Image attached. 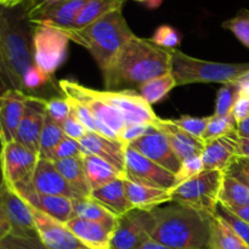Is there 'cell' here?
Wrapping results in <instances>:
<instances>
[{
	"label": "cell",
	"mask_w": 249,
	"mask_h": 249,
	"mask_svg": "<svg viewBox=\"0 0 249 249\" xmlns=\"http://www.w3.org/2000/svg\"><path fill=\"white\" fill-rule=\"evenodd\" d=\"M172 50L134 36L102 72L105 87L111 91L138 90L148 80L172 72Z\"/></svg>",
	"instance_id": "cell-1"
},
{
	"label": "cell",
	"mask_w": 249,
	"mask_h": 249,
	"mask_svg": "<svg viewBox=\"0 0 249 249\" xmlns=\"http://www.w3.org/2000/svg\"><path fill=\"white\" fill-rule=\"evenodd\" d=\"M151 212L155 219L151 240L177 249L212 248V213L175 202Z\"/></svg>",
	"instance_id": "cell-2"
},
{
	"label": "cell",
	"mask_w": 249,
	"mask_h": 249,
	"mask_svg": "<svg viewBox=\"0 0 249 249\" xmlns=\"http://www.w3.org/2000/svg\"><path fill=\"white\" fill-rule=\"evenodd\" d=\"M34 66L33 24L24 4L0 6V73L12 89L23 91L24 78Z\"/></svg>",
	"instance_id": "cell-3"
},
{
	"label": "cell",
	"mask_w": 249,
	"mask_h": 249,
	"mask_svg": "<svg viewBox=\"0 0 249 249\" xmlns=\"http://www.w3.org/2000/svg\"><path fill=\"white\" fill-rule=\"evenodd\" d=\"M70 40L87 49L101 72L112 63L119 51L135 34L129 27L123 9H117L80 29H62Z\"/></svg>",
	"instance_id": "cell-4"
},
{
	"label": "cell",
	"mask_w": 249,
	"mask_h": 249,
	"mask_svg": "<svg viewBox=\"0 0 249 249\" xmlns=\"http://www.w3.org/2000/svg\"><path fill=\"white\" fill-rule=\"evenodd\" d=\"M172 74L177 80V87L197 83L236 82L249 72V62L224 63L199 60L186 55L179 49H172Z\"/></svg>",
	"instance_id": "cell-5"
},
{
	"label": "cell",
	"mask_w": 249,
	"mask_h": 249,
	"mask_svg": "<svg viewBox=\"0 0 249 249\" xmlns=\"http://www.w3.org/2000/svg\"><path fill=\"white\" fill-rule=\"evenodd\" d=\"M58 87L63 95L84 105L97 123V133L112 140H119V134L126 125L123 114L96 95L95 89L84 87L75 80L62 79Z\"/></svg>",
	"instance_id": "cell-6"
},
{
	"label": "cell",
	"mask_w": 249,
	"mask_h": 249,
	"mask_svg": "<svg viewBox=\"0 0 249 249\" xmlns=\"http://www.w3.org/2000/svg\"><path fill=\"white\" fill-rule=\"evenodd\" d=\"M225 173L203 170L172 190V202L196 207L213 214L219 203Z\"/></svg>",
	"instance_id": "cell-7"
},
{
	"label": "cell",
	"mask_w": 249,
	"mask_h": 249,
	"mask_svg": "<svg viewBox=\"0 0 249 249\" xmlns=\"http://www.w3.org/2000/svg\"><path fill=\"white\" fill-rule=\"evenodd\" d=\"M70 41L62 29L46 24H33V60L36 67L49 78L53 77L65 62Z\"/></svg>",
	"instance_id": "cell-8"
},
{
	"label": "cell",
	"mask_w": 249,
	"mask_h": 249,
	"mask_svg": "<svg viewBox=\"0 0 249 249\" xmlns=\"http://www.w3.org/2000/svg\"><path fill=\"white\" fill-rule=\"evenodd\" d=\"M10 233L38 237L31 207L4 182L0 187V240Z\"/></svg>",
	"instance_id": "cell-9"
},
{
	"label": "cell",
	"mask_w": 249,
	"mask_h": 249,
	"mask_svg": "<svg viewBox=\"0 0 249 249\" xmlns=\"http://www.w3.org/2000/svg\"><path fill=\"white\" fill-rule=\"evenodd\" d=\"M39 156L36 152L17 141L5 143L0 152V164L5 184L12 190L32 184Z\"/></svg>",
	"instance_id": "cell-10"
},
{
	"label": "cell",
	"mask_w": 249,
	"mask_h": 249,
	"mask_svg": "<svg viewBox=\"0 0 249 249\" xmlns=\"http://www.w3.org/2000/svg\"><path fill=\"white\" fill-rule=\"evenodd\" d=\"M155 226L152 212L134 208L118 216L109 249H136L151 240Z\"/></svg>",
	"instance_id": "cell-11"
},
{
	"label": "cell",
	"mask_w": 249,
	"mask_h": 249,
	"mask_svg": "<svg viewBox=\"0 0 249 249\" xmlns=\"http://www.w3.org/2000/svg\"><path fill=\"white\" fill-rule=\"evenodd\" d=\"M125 179L163 190H173L178 185L177 175L129 146L125 152Z\"/></svg>",
	"instance_id": "cell-12"
},
{
	"label": "cell",
	"mask_w": 249,
	"mask_h": 249,
	"mask_svg": "<svg viewBox=\"0 0 249 249\" xmlns=\"http://www.w3.org/2000/svg\"><path fill=\"white\" fill-rule=\"evenodd\" d=\"M96 95L123 114L126 125L148 123L155 125L160 117L136 90H95Z\"/></svg>",
	"instance_id": "cell-13"
},
{
	"label": "cell",
	"mask_w": 249,
	"mask_h": 249,
	"mask_svg": "<svg viewBox=\"0 0 249 249\" xmlns=\"http://www.w3.org/2000/svg\"><path fill=\"white\" fill-rule=\"evenodd\" d=\"M87 1L88 0H65L36 7H26L24 5V7L31 23L70 29Z\"/></svg>",
	"instance_id": "cell-14"
},
{
	"label": "cell",
	"mask_w": 249,
	"mask_h": 249,
	"mask_svg": "<svg viewBox=\"0 0 249 249\" xmlns=\"http://www.w3.org/2000/svg\"><path fill=\"white\" fill-rule=\"evenodd\" d=\"M31 207V206H29ZM34 225L39 240L48 249H89L83 245L66 226L65 223L56 220L36 209L32 208Z\"/></svg>",
	"instance_id": "cell-15"
},
{
	"label": "cell",
	"mask_w": 249,
	"mask_h": 249,
	"mask_svg": "<svg viewBox=\"0 0 249 249\" xmlns=\"http://www.w3.org/2000/svg\"><path fill=\"white\" fill-rule=\"evenodd\" d=\"M129 147L140 152L146 158L165 168L170 173L177 175L181 168V160L178 158L170 145L169 140L162 131L156 129L152 133L138 139L129 143Z\"/></svg>",
	"instance_id": "cell-16"
},
{
	"label": "cell",
	"mask_w": 249,
	"mask_h": 249,
	"mask_svg": "<svg viewBox=\"0 0 249 249\" xmlns=\"http://www.w3.org/2000/svg\"><path fill=\"white\" fill-rule=\"evenodd\" d=\"M46 117V100L31 95L24 107L21 123L17 129L16 139L18 143L38 155L39 141Z\"/></svg>",
	"instance_id": "cell-17"
},
{
	"label": "cell",
	"mask_w": 249,
	"mask_h": 249,
	"mask_svg": "<svg viewBox=\"0 0 249 249\" xmlns=\"http://www.w3.org/2000/svg\"><path fill=\"white\" fill-rule=\"evenodd\" d=\"M28 206L61 223H67L74 218L72 199L62 196H50L36 192L32 184L14 190Z\"/></svg>",
	"instance_id": "cell-18"
},
{
	"label": "cell",
	"mask_w": 249,
	"mask_h": 249,
	"mask_svg": "<svg viewBox=\"0 0 249 249\" xmlns=\"http://www.w3.org/2000/svg\"><path fill=\"white\" fill-rule=\"evenodd\" d=\"M31 95L17 89H9L0 99V141L1 145L15 141Z\"/></svg>",
	"instance_id": "cell-19"
},
{
	"label": "cell",
	"mask_w": 249,
	"mask_h": 249,
	"mask_svg": "<svg viewBox=\"0 0 249 249\" xmlns=\"http://www.w3.org/2000/svg\"><path fill=\"white\" fill-rule=\"evenodd\" d=\"M32 186L36 192L50 196H62L71 199L80 197L63 179L55 163L50 160L39 158L32 178Z\"/></svg>",
	"instance_id": "cell-20"
},
{
	"label": "cell",
	"mask_w": 249,
	"mask_h": 249,
	"mask_svg": "<svg viewBox=\"0 0 249 249\" xmlns=\"http://www.w3.org/2000/svg\"><path fill=\"white\" fill-rule=\"evenodd\" d=\"M155 128L167 136L175 155L181 160V163L192 158L201 157L203 153L206 142L201 139L192 136L170 119L160 118V121L155 124Z\"/></svg>",
	"instance_id": "cell-21"
},
{
	"label": "cell",
	"mask_w": 249,
	"mask_h": 249,
	"mask_svg": "<svg viewBox=\"0 0 249 249\" xmlns=\"http://www.w3.org/2000/svg\"><path fill=\"white\" fill-rule=\"evenodd\" d=\"M79 143L82 146L83 153L97 156L125 174V152L128 146L123 142L107 139L99 133L88 131Z\"/></svg>",
	"instance_id": "cell-22"
},
{
	"label": "cell",
	"mask_w": 249,
	"mask_h": 249,
	"mask_svg": "<svg viewBox=\"0 0 249 249\" xmlns=\"http://www.w3.org/2000/svg\"><path fill=\"white\" fill-rule=\"evenodd\" d=\"M65 224L71 232L89 249H109L113 229L77 216Z\"/></svg>",
	"instance_id": "cell-23"
},
{
	"label": "cell",
	"mask_w": 249,
	"mask_h": 249,
	"mask_svg": "<svg viewBox=\"0 0 249 249\" xmlns=\"http://www.w3.org/2000/svg\"><path fill=\"white\" fill-rule=\"evenodd\" d=\"M238 136H223L206 143L201 156L204 170H220L225 172L238 156L237 147Z\"/></svg>",
	"instance_id": "cell-24"
},
{
	"label": "cell",
	"mask_w": 249,
	"mask_h": 249,
	"mask_svg": "<svg viewBox=\"0 0 249 249\" xmlns=\"http://www.w3.org/2000/svg\"><path fill=\"white\" fill-rule=\"evenodd\" d=\"M126 197L134 208L152 211L153 208L172 202V190L156 189L124 179Z\"/></svg>",
	"instance_id": "cell-25"
},
{
	"label": "cell",
	"mask_w": 249,
	"mask_h": 249,
	"mask_svg": "<svg viewBox=\"0 0 249 249\" xmlns=\"http://www.w3.org/2000/svg\"><path fill=\"white\" fill-rule=\"evenodd\" d=\"M82 162L92 191L118 179H125L124 173L113 167L111 163L91 153H82Z\"/></svg>",
	"instance_id": "cell-26"
},
{
	"label": "cell",
	"mask_w": 249,
	"mask_h": 249,
	"mask_svg": "<svg viewBox=\"0 0 249 249\" xmlns=\"http://www.w3.org/2000/svg\"><path fill=\"white\" fill-rule=\"evenodd\" d=\"M90 196L100 202L102 206L106 207L116 216L124 215L131 209H134L126 197L125 189H124V179H118L100 187V189L94 190L91 191Z\"/></svg>",
	"instance_id": "cell-27"
},
{
	"label": "cell",
	"mask_w": 249,
	"mask_h": 249,
	"mask_svg": "<svg viewBox=\"0 0 249 249\" xmlns=\"http://www.w3.org/2000/svg\"><path fill=\"white\" fill-rule=\"evenodd\" d=\"M72 203L74 218L77 216V218L96 221V223L104 224L113 230L116 229L118 216L114 215L111 211H108L106 207L102 206L91 196L72 199Z\"/></svg>",
	"instance_id": "cell-28"
},
{
	"label": "cell",
	"mask_w": 249,
	"mask_h": 249,
	"mask_svg": "<svg viewBox=\"0 0 249 249\" xmlns=\"http://www.w3.org/2000/svg\"><path fill=\"white\" fill-rule=\"evenodd\" d=\"M55 167L63 177V179L70 184V186L79 195L80 197H88L91 195V187L85 175L84 165L82 162V156L66 160H56Z\"/></svg>",
	"instance_id": "cell-29"
},
{
	"label": "cell",
	"mask_w": 249,
	"mask_h": 249,
	"mask_svg": "<svg viewBox=\"0 0 249 249\" xmlns=\"http://www.w3.org/2000/svg\"><path fill=\"white\" fill-rule=\"evenodd\" d=\"M125 0H88L70 29H80L94 23L105 15L117 9H123Z\"/></svg>",
	"instance_id": "cell-30"
},
{
	"label": "cell",
	"mask_w": 249,
	"mask_h": 249,
	"mask_svg": "<svg viewBox=\"0 0 249 249\" xmlns=\"http://www.w3.org/2000/svg\"><path fill=\"white\" fill-rule=\"evenodd\" d=\"M219 202L228 208H238L249 204V186L232 177L225 175L221 185Z\"/></svg>",
	"instance_id": "cell-31"
},
{
	"label": "cell",
	"mask_w": 249,
	"mask_h": 249,
	"mask_svg": "<svg viewBox=\"0 0 249 249\" xmlns=\"http://www.w3.org/2000/svg\"><path fill=\"white\" fill-rule=\"evenodd\" d=\"M175 87H177V80L170 72L148 80L136 91L152 106L153 104H157L158 101L164 99Z\"/></svg>",
	"instance_id": "cell-32"
},
{
	"label": "cell",
	"mask_w": 249,
	"mask_h": 249,
	"mask_svg": "<svg viewBox=\"0 0 249 249\" xmlns=\"http://www.w3.org/2000/svg\"><path fill=\"white\" fill-rule=\"evenodd\" d=\"M211 249H249V246L223 220L214 216Z\"/></svg>",
	"instance_id": "cell-33"
},
{
	"label": "cell",
	"mask_w": 249,
	"mask_h": 249,
	"mask_svg": "<svg viewBox=\"0 0 249 249\" xmlns=\"http://www.w3.org/2000/svg\"><path fill=\"white\" fill-rule=\"evenodd\" d=\"M65 136L66 135L65 133H63L60 124L56 123L55 121H53V119L46 114L43 130H41L40 141H39V158L51 160L56 147H57L58 143L63 140Z\"/></svg>",
	"instance_id": "cell-34"
},
{
	"label": "cell",
	"mask_w": 249,
	"mask_h": 249,
	"mask_svg": "<svg viewBox=\"0 0 249 249\" xmlns=\"http://www.w3.org/2000/svg\"><path fill=\"white\" fill-rule=\"evenodd\" d=\"M223 136H237V122L232 113L226 117L211 116L202 140L207 143Z\"/></svg>",
	"instance_id": "cell-35"
},
{
	"label": "cell",
	"mask_w": 249,
	"mask_h": 249,
	"mask_svg": "<svg viewBox=\"0 0 249 249\" xmlns=\"http://www.w3.org/2000/svg\"><path fill=\"white\" fill-rule=\"evenodd\" d=\"M241 96V88L238 82H231L223 84L216 94L215 112L214 116L226 117L232 113V109L237 102L238 97Z\"/></svg>",
	"instance_id": "cell-36"
},
{
	"label": "cell",
	"mask_w": 249,
	"mask_h": 249,
	"mask_svg": "<svg viewBox=\"0 0 249 249\" xmlns=\"http://www.w3.org/2000/svg\"><path fill=\"white\" fill-rule=\"evenodd\" d=\"M213 215L219 218L220 220H223L233 232L237 233V235L249 246V224L247 221L242 220L240 216L236 215L233 212H231L228 207H225L223 203H220V202L216 204Z\"/></svg>",
	"instance_id": "cell-37"
},
{
	"label": "cell",
	"mask_w": 249,
	"mask_h": 249,
	"mask_svg": "<svg viewBox=\"0 0 249 249\" xmlns=\"http://www.w3.org/2000/svg\"><path fill=\"white\" fill-rule=\"evenodd\" d=\"M221 27L230 31L246 48L249 49V10H240L235 17L223 22Z\"/></svg>",
	"instance_id": "cell-38"
},
{
	"label": "cell",
	"mask_w": 249,
	"mask_h": 249,
	"mask_svg": "<svg viewBox=\"0 0 249 249\" xmlns=\"http://www.w3.org/2000/svg\"><path fill=\"white\" fill-rule=\"evenodd\" d=\"M0 249H48L41 243L39 237L7 235L0 240Z\"/></svg>",
	"instance_id": "cell-39"
},
{
	"label": "cell",
	"mask_w": 249,
	"mask_h": 249,
	"mask_svg": "<svg viewBox=\"0 0 249 249\" xmlns=\"http://www.w3.org/2000/svg\"><path fill=\"white\" fill-rule=\"evenodd\" d=\"M209 117H201V118H196V117L191 116H182L179 119H172L178 126H180L181 129H184L185 131H187L189 134H191L192 136L197 139L203 138V134L206 131L207 125L209 123Z\"/></svg>",
	"instance_id": "cell-40"
},
{
	"label": "cell",
	"mask_w": 249,
	"mask_h": 249,
	"mask_svg": "<svg viewBox=\"0 0 249 249\" xmlns=\"http://www.w3.org/2000/svg\"><path fill=\"white\" fill-rule=\"evenodd\" d=\"M46 114L53 121L62 125L71 114V104L67 97H53V99L46 100Z\"/></svg>",
	"instance_id": "cell-41"
},
{
	"label": "cell",
	"mask_w": 249,
	"mask_h": 249,
	"mask_svg": "<svg viewBox=\"0 0 249 249\" xmlns=\"http://www.w3.org/2000/svg\"><path fill=\"white\" fill-rule=\"evenodd\" d=\"M151 40L160 48L172 50V49H177L180 44V34L178 33L177 29L164 24V26L158 27Z\"/></svg>",
	"instance_id": "cell-42"
},
{
	"label": "cell",
	"mask_w": 249,
	"mask_h": 249,
	"mask_svg": "<svg viewBox=\"0 0 249 249\" xmlns=\"http://www.w3.org/2000/svg\"><path fill=\"white\" fill-rule=\"evenodd\" d=\"M155 130V125L148 123H136L125 125L122 133L119 134V141L128 146L133 141L138 140V139L142 138V136L147 135V134L152 133Z\"/></svg>",
	"instance_id": "cell-43"
},
{
	"label": "cell",
	"mask_w": 249,
	"mask_h": 249,
	"mask_svg": "<svg viewBox=\"0 0 249 249\" xmlns=\"http://www.w3.org/2000/svg\"><path fill=\"white\" fill-rule=\"evenodd\" d=\"M82 153L83 150L79 141L65 136L63 140L61 141V142L58 143L57 147H56L51 160H53V162H56V160H66V158L79 157V156H82Z\"/></svg>",
	"instance_id": "cell-44"
},
{
	"label": "cell",
	"mask_w": 249,
	"mask_h": 249,
	"mask_svg": "<svg viewBox=\"0 0 249 249\" xmlns=\"http://www.w3.org/2000/svg\"><path fill=\"white\" fill-rule=\"evenodd\" d=\"M224 173L249 186V157L236 156Z\"/></svg>",
	"instance_id": "cell-45"
},
{
	"label": "cell",
	"mask_w": 249,
	"mask_h": 249,
	"mask_svg": "<svg viewBox=\"0 0 249 249\" xmlns=\"http://www.w3.org/2000/svg\"><path fill=\"white\" fill-rule=\"evenodd\" d=\"M67 99L70 100L71 112L84 124V126L88 130L97 133V131H99V129H97V123L96 121H95L94 117H92V114L90 113L89 109H88L84 105L80 104L79 101H77V100L70 99V97H67Z\"/></svg>",
	"instance_id": "cell-46"
},
{
	"label": "cell",
	"mask_w": 249,
	"mask_h": 249,
	"mask_svg": "<svg viewBox=\"0 0 249 249\" xmlns=\"http://www.w3.org/2000/svg\"><path fill=\"white\" fill-rule=\"evenodd\" d=\"M61 128H62L63 133H65V135L67 136V138L74 139V140L77 141L82 140V139L87 135L88 131H89L85 128L84 124H83L72 112H71L70 116L66 118V121L63 122Z\"/></svg>",
	"instance_id": "cell-47"
},
{
	"label": "cell",
	"mask_w": 249,
	"mask_h": 249,
	"mask_svg": "<svg viewBox=\"0 0 249 249\" xmlns=\"http://www.w3.org/2000/svg\"><path fill=\"white\" fill-rule=\"evenodd\" d=\"M203 170L204 168H203V164H202L201 157L185 160V162H182L181 168H180V172L177 174L178 185L186 181V180H189L190 178L195 177V175L199 174V173L203 172Z\"/></svg>",
	"instance_id": "cell-48"
},
{
	"label": "cell",
	"mask_w": 249,
	"mask_h": 249,
	"mask_svg": "<svg viewBox=\"0 0 249 249\" xmlns=\"http://www.w3.org/2000/svg\"><path fill=\"white\" fill-rule=\"evenodd\" d=\"M232 116L235 117L237 123L243 119L249 118V94H242L238 97L232 109Z\"/></svg>",
	"instance_id": "cell-49"
},
{
	"label": "cell",
	"mask_w": 249,
	"mask_h": 249,
	"mask_svg": "<svg viewBox=\"0 0 249 249\" xmlns=\"http://www.w3.org/2000/svg\"><path fill=\"white\" fill-rule=\"evenodd\" d=\"M237 147L238 156L249 157V139L237 138Z\"/></svg>",
	"instance_id": "cell-50"
},
{
	"label": "cell",
	"mask_w": 249,
	"mask_h": 249,
	"mask_svg": "<svg viewBox=\"0 0 249 249\" xmlns=\"http://www.w3.org/2000/svg\"><path fill=\"white\" fill-rule=\"evenodd\" d=\"M237 136L249 139V118L243 119L237 123Z\"/></svg>",
	"instance_id": "cell-51"
},
{
	"label": "cell",
	"mask_w": 249,
	"mask_h": 249,
	"mask_svg": "<svg viewBox=\"0 0 249 249\" xmlns=\"http://www.w3.org/2000/svg\"><path fill=\"white\" fill-rule=\"evenodd\" d=\"M136 249H177V248H173V247H169V246L162 245V243L156 242V241H153V240H148L147 242L142 243V245L139 246Z\"/></svg>",
	"instance_id": "cell-52"
},
{
	"label": "cell",
	"mask_w": 249,
	"mask_h": 249,
	"mask_svg": "<svg viewBox=\"0 0 249 249\" xmlns=\"http://www.w3.org/2000/svg\"><path fill=\"white\" fill-rule=\"evenodd\" d=\"M230 211L233 212L236 215L240 216L242 220L247 221V223L249 224V204H247V206H243V207H238V208H232V209H230Z\"/></svg>",
	"instance_id": "cell-53"
},
{
	"label": "cell",
	"mask_w": 249,
	"mask_h": 249,
	"mask_svg": "<svg viewBox=\"0 0 249 249\" xmlns=\"http://www.w3.org/2000/svg\"><path fill=\"white\" fill-rule=\"evenodd\" d=\"M65 1V0H29L28 2H26V7H36L41 6V5L46 4H53V2H60Z\"/></svg>",
	"instance_id": "cell-54"
},
{
	"label": "cell",
	"mask_w": 249,
	"mask_h": 249,
	"mask_svg": "<svg viewBox=\"0 0 249 249\" xmlns=\"http://www.w3.org/2000/svg\"><path fill=\"white\" fill-rule=\"evenodd\" d=\"M29 0H0V6L2 7H17L26 4Z\"/></svg>",
	"instance_id": "cell-55"
},
{
	"label": "cell",
	"mask_w": 249,
	"mask_h": 249,
	"mask_svg": "<svg viewBox=\"0 0 249 249\" xmlns=\"http://www.w3.org/2000/svg\"><path fill=\"white\" fill-rule=\"evenodd\" d=\"M9 89H11V87H10L9 83L6 82L4 75L0 73V99H1L2 95H4ZM1 148H2V145H1V141H0V152H1Z\"/></svg>",
	"instance_id": "cell-56"
},
{
	"label": "cell",
	"mask_w": 249,
	"mask_h": 249,
	"mask_svg": "<svg viewBox=\"0 0 249 249\" xmlns=\"http://www.w3.org/2000/svg\"><path fill=\"white\" fill-rule=\"evenodd\" d=\"M135 1L143 2V4H148V5H151V6H157V5L160 2V0H135Z\"/></svg>",
	"instance_id": "cell-57"
},
{
	"label": "cell",
	"mask_w": 249,
	"mask_h": 249,
	"mask_svg": "<svg viewBox=\"0 0 249 249\" xmlns=\"http://www.w3.org/2000/svg\"><path fill=\"white\" fill-rule=\"evenodd\" d=\"M4 184V179H2V172H1V164H0V187Z\"/></svg>",
	"instance_id": "cell-58"
}]
</instances>
